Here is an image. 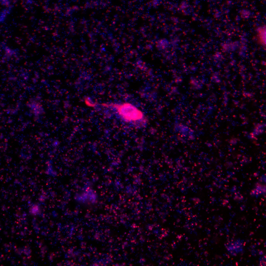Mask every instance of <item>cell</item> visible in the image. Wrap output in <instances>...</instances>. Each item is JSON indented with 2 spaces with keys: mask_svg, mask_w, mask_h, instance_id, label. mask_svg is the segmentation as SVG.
<instances>
[{
  "mask_svg": "<svg viewBox=\"0 0 266 266\" xmlns=\"http://www.w3.org/2000/svg\"><path fill=\"white\" fill-rule=\"evenodd\" d=\"M229 254L233 256L243 252L244 243L240 239H236L228 242L225 245Z\"/></svg>",
  "mask_w": 266,
  "mask_h": 266,
  "instance_id": "obj_3",
  "label": "cell"
},
{
  "mask_svg": "<svg viewBox=\"0 0 266 266\" xmlns=\"http://www.w3.org/2000/svg\"><path fill=\"white\" fill-rule=\"evenodd\" d=\"M76 200L80 202L87 204L94 203L97 201V193L91 188H86L77 194Z\"/></svg>",
  "mask_w": 266,
  "mask_h": 266,
  "instance_id": "obj_2",
  "label": "cell"
},
{
  "mask_svg": "<svg viewBox=\"0 0 266 266\" xmlns=\"http://www.w3.org/2000/svg\"><path fill=\"white\" fill-rule=\"evenodd\" d=\"M265 185L260 183H257L255 187L250 192V195L252 197H258L265 194L266 191Z\"/></svg>",
  "mask_w": 266,
  "mask_h": 266,
  "instance_id": "obj_4",
  "label": "cell"
},
{
  "mask_svg": "<svg viewBox=\"0 0 266 266\" xmlns=\"http://www.w3.org/2000/svg\"><path fill=\"white\" fill-rule=\"evenodd\" d=\"M102 106L113 110L118 117L127 123L136 126H142L146 123L143 113L130 103H103Z\"/></svg>",
  "mask_w": 266,
  "mask_h": 266,
  "instance_id": "obj_1",
  "label": "cell"
}]
</instances>
